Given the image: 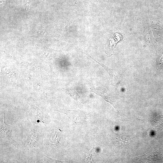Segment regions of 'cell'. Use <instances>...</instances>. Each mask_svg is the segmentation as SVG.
Returning a JSON list of instances; mask_svg holds the SVG:
<instances>
[{
	"label": "cell",
	"mask_w": 163,
	"mask_h": 163,
	"mask_svg": "<svg viewBox=\"0 0 163 163\" xmlns=\"http://www.w3.org/2000/svg\"><path fill=\"white\" fill-rule=\"evenodd\" d=\"M4 120L1 126L0 132L1 137L7 142H13V140L11 137V126L6 124Z\"/></svg>",
	"instance_id": "6da1fadb"
},
{
	"label": "cell",
	"mask_w": 163,
	"mask_h": 163,
	"mask_svg": "<svg viewBox=\"0 0 163 163\" xmlns=\"http://www.w3.org/2000/svg\"><path fill=\"white\" fill-rule=\"evenodd\" d=\"M163 62V54L162 55V56L160 57L159 63V68L160 67L161 65Z\"/></svg>",
	"instance_id": "7a4b0ae2"
}]
</instances>
